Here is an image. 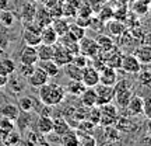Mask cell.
I'll use <instances>...</instances> for the list:
<instances>
[{
	"label": "cell",
	"mask_w": 151,
	"mask_h": 146,
	"mask_svg": "<svg viewBox=\"0 0 151 146\" xmlns=\"http://www.w3.org/2000/svg\"><path fill=\"white\" fill-rule=\"evenodd\" d=\"M66 93L65 87L62 84H58V83H45L43 86L39 87L38 90V97L41 100V103L43 105H50V107H55V105H59L60 103L65 101Z\"/></svg>",
	"instance_id": "1"
},
{
	"label": "cell",
	"mask_w": 151,
	"mask_h": 146,
	"mask_svg": "<svg viewBox=\"0 0 151 146\" xmlns=\"http://www.w3.org/2000/svg\"><path fill=\"white\" fill-rule=\"evenodd\" d=\"M133 96V89L126 80H118V83L115 84V97L113 101L118 105V108H124L129 100Z\"/></svg>",
	"instance_id": "2"
},
{
	"label": "cell",
	"mask_w": 151,
	"mask_h": 146,
	"mask_svg": "<svg viewBox=\"0 0 151 146\" xmlns=\"http://www.w3.org/2000/svg\"><path fill=\"white\" fill-rule=\"evenodd\" d=\"M98 107H99V125L108 126V125L115 124L116 118L119 117L118 105L113 103H108L98 105Z\"/></svg>",
	"instance_id": "3"
},
{
	"label": "cell",
	"mask_w": 151,
	"mask_h": 146,
	"mask_svg": "<svg viewBox=\"0 0 151 146\" xmlns=\"http://www.w3.org/2000/svg\"><path fill=\"white\" fill-rule=\"evenodd\" d=\"M101 58H102L105 66H109V68H115V69H120V62H122V52L120 49L115 45L112 49L109 51H105V52H99Z\"/></svg>",
	"instance_id": "4"
},
{
	"label": "cell",
	"mask_w": 151,
	"mask_h": 146,
	"mask_svg": "<svg viewBox=\"0 0 151 146\" xmlns=\"http://www.w3.org/2000/svg\"><path fill=\"white\" fill-rule=\"evenodd\" d=\"M120 69L127 73V75H137L141 69L140 60L134 56V54L122 55V62H120Z\"/></svg>",
	"instance_id": "5"
},
{
	"label": "cell",
	"mask_w": 151,
	"mask_h": 146,
	"mask_svg": "<svg viewBox=\"0 0 151 146\" xmlns=\"http://www.w3.org/2000/svg\"><path fill=\"white\" fill-rule=\"evenodd\" d=\"M95 92H97V105H102V104H108L113 101L115 86H108V84L98 83L95 86Z\"/></svg>",
	"instance_id": "6"
},
{
	"label": "cell",
	"mask_w": 151,
	"mask_h": 146,
	"mask_svg": "<svg viewBox=\"0 0 151 146\" xmlns=\"http://www.w3.org/2000/svg\"><path fill=\"white\" fill-rule=\"evenodd\" d=\"M78 46H80V54L86 55L90 59H94L95 56L99 55V46H98L97 41L92 38H81L78 41Z\"/></svg>",
	"instance_id": "7"
},
{
	"label": "cell",
	"mask_w": 151,
	"mask_h": 146,
	"mask_svg": "<svg viewBox=\"0 0 151 146\" xmlns=\"http://www.w3.org/2000/svg\"><path fill=\"white\" fill-rule=\"evenodd\" d=\"M71 59H73V55H71V52L66 48L63 44H60V42L55 44L53 45V60L60 68H63L65 65L70 63Z\"/></svg>",
	"instance_id": "8"
},
{
	"label": "cell",
	"mask_w": 151,
	"mask_h": 146,
	"mask_svg": "<svg viewBox=\"0 0 151 146\" xmlns=\"http://www.w3.org/2000/svg\"><path fill=\"white\" fill-rule=\"evenodd\" d=\"M49 79H50V77L46 75V72L43 70L42 68H39V66L37 65L35 66V69H34V72L27 77V81L31 87L39 89V87L43 86L45 83H48Z\"/></svg>",
	"instance_id": "9"
},
{
	"label": "cell",
	"mask_w": 151,
	"mask_h": 146,
	"mask_svg": "<svg viewBox=\"0 0 151 146\" xmlns=\"http://www.w3.org/2000/svg\"><path fill=\"white\" fill-rule=\"evenodd\" d=\"M81 81L84 83L86 87H95L99 83V72L94 68V66H86L83 69V75H81Z\"/></svg>",
	"instance_id": "10"
},
{
	"label": "cell",
	"mask_w": 151,
	"mask_h": 146,
	"mask_svg": "<svg viewBox=\"0 0 151 146\" xmlns=\"http://www.w3.org/2000/svg\"><path fill=\"white\" fill-rule=\"evenodd\" d=\"M38 52L37 46H31V45H24V48L20 52V63H25V65H37L38 63Z\"/></svg>",
	"instance_id": "11"
},
{
	"label": "cell",
	"mask_w": 151,
	"mask_h": 146,
	"mask_svg": "<svg viewBox=\"0 0 151 146\" xmlns=\"http://www.w3.org/2000/svg\"><path fill=\"white\" fill-rule=\"evenodd\" d=\"M143 104H144V98L140 96H132L129 100L127 105L124 107V110L127 111L129 117H139L143 115Z\"/></svg>",
	"instance_id": "12"
},
{
	"label": "cell",
	"mask_w": 151,
	"mask_h": 146,
	"mask_svg": "<svg viewBox=\"0 0 151 146\" xmlns=\"http://www.w3.org/2000/svg\"><path fill=\"white\" fill-rule=\"evenodd\" d=\"M118 69L115 68H109V66H104L99 70V83L102 84H108V86H115L118 83Z\"/></svg>",
	"instance_id": "13"
},
{
	"label": "cell",
	"mask_w": 151,
	"mask_h": 146,
	"mask_svg": "<svg viewBox=\"0 0 151 146\" xmlns=\"http://www.w3.org/2000/svg\"><path fill=\"white\" fill-rule=\"evenodd\" d=\"M52 129H53V119H52V117L41 114L37 118V121H35V131L41 132V134L46 136L49 134H52Z\"/></svg>",
	"instance_id": "14"
},
{
	"label": "cell",
	"mask_w": 151,
	"mask_h": 146,
	"mask_svg": "<svg viewBox=\"0 0 151 146\" xmlns=\"http://www.w3.org/2000/svg\"><path fill=\"white\" fill-rule=\"evenodd\" d=\"M113 125L116 126V129H118L119 132H126V134L134 132V131L139 128V126H137V124H136L134 121L130 118L129 115H126V117H120V115H119Z\"/></svg>",
	"instance_id": "15"
},
{
	"label": "cell",
	"mask_w": 151,
	"mask_h": 146,
	"mask_svg": "<svg viewBox=\"0 0 151 146\" xmlns=\"http://www.w3.org/2000/svg\"><path fill=\"white\" fill-rule=\"evenodd\" d=\"M80 0H65L62 1V16L66 18H74L78 14V7H80Z\"/></svg>",
	"instance_id": "16"
},
{
	"label": "cell",
	"mask_w": 151,
	"mask_h": 146,
	"mask_svg": "<svg viewBox=\"0 0 151 146\" xmlns=\"http://www.w3.org/2000/svg\"><path fill=\"white\" fill-rule=\"evenodd\" d=\"M41 42L43 44H49V45H55V44L58 42V39H59V35L56 34V31L53 30L52 27V24H49V25H43L42 30H41Z\"/></svg>",
	"instance_id": "17"
},
{
	"label": "cell",
	"mask_w": 151,
	"mask_h": 146,
	"mask_svg": "<svg viewBox=\"0 0 151 146\" xmlns=\"http://www.w3.org/2000/svg\"><path fill=\"white\" fill-rule=\"evenodd\" d=\"M134 56L140 60L141 65L151 63V44H144L134 49Z\"/></svg>",
	"instance_id": "18"
},
{
	"label": "cell",
	"mask_w": 151,
	"mask_h": 146,
	"mask_svg": "<svg viewBox=\"0 0 151 146\" xmlns=\"http://www.w3.org/2000/svg\"><path fill=\"white\" fill-rule=\"evenodd\" d=\"M78 97L81 98V105H86L88 108L97 105V92H95V87H86V90L81 93Z\"/></svg>",
	"instance_id": "19"
},
{
	"label": "cell",
	"mask_w": 151,
	"mask_h": 146,
	"mask_svg": "<svg viewBox=\"0 0 151 146\" xmlns=\"http://www.w3.org/2000/svg\"><path fill=\"white\" fill-rule=\"evenodd\" d=\"M39 68H42L43 70L46 72V75L50 77V79H53V77H56V76L60 73V68L56 62H55L53 59H49V60H38L37 63Z\"/></svg>",
	"instance_id": "20"
},
{
	"label": "cell",
	"mask_w": 151,
	"mask_h": 146,
	"mask_svg": "<svg viewBox=\"0 0 151 146\" xmlns=\"http://www.w3.org/2000/svg\"><path fill=\"white\" fill-rule=\"evenodd\" d=\"M106 30H108V34L111 37H122L126 31V25H124L122 21L116 20L113 17L112 20H109L108 24H106Z\"/></svg>",
	"instance_id": "21"
},
{
	"label": "cell",
	"mask_w": 151,
	"mask_h": 146,
	"mask_svg": "<svg viewBox=\"0 0 151 146\" xmlns=\"http://www.w3.org/2000/svg\"><path fill=\"white\" fill-rule=\"evenodd\" d=\"M52 119H53V129H52V132H53L55 135H58L59 138L70 129V125H69V122L65 119L63 115L59 114L58 117H55V118H52Z\"/></svg>",
	"instance_id": "22"
},
{
	"label": "cell",
	"mask_w": 151,
	"mask_h": 146,
	"mask_svg": "<svg viewBox=\"0 0 151 146\" xmlns=\"http://www.w3.org/2000/svg\"><path fill=\"white\" fill-rule=\"evenodd\" d=\"M0 115L4 117V118L11 119V121H17L18 115H20V108H18V105L7 103L0 107Z\"/></svg>",
	"instance_id": "23"
},
{
	"label": "cell",
	"mask_w": 151,
	"mask_h": 146,
	"mask_svg": "<svg viewBox=\"0 0 151 146\" xmlns=\"http://www.w3.org/2000/svg\"><path fill=\"white\" fill-rule=\"evenodd\" d=\"M42 4L52 18L62 17V1L60 0H46Z\"/></svg>",
	"instance_id": "24"
},
{
	"label": "cell",
	"mask_w": 151,
	"mask_h": 146,
	"mask_svg": "<svg viewBox=\"0 0 151 146\" xmlns=\"http://www.w3.org/2000/svg\"><path fill=\"white\" fill-rule=\"evenodd\" d=\"M6 86L10 87L11 93L18 94V93H21L22 90H24V87H25V81L22 80L21 76H14V73H13V75L9 76V80H7V84H6Z\"/></svg>",
	"instance_id": "25"
},
{
	"label": "cell",
	"mask_w": 151,
	"mask_h": 146,
	"mask_svg": "<svg viewBox=\"0 0 151 146\" xmlns=\"http://www.w3.org/2000/svg\"><path fill=\"white\" fill-rule=\"evenodd\" d=\"M95 41H97L98 46H99V52L109 51V49H112L115 46V41H113V38L109 34H99L95 38Z\"/></svg>",
	"instance_id": "26"
},
{
	"label": "cell",
	"mask_w": 151,
	"mask_h": 146,
	"mask_svg": "<svg viewBox=\"0 0 151 146\" xmlns=\"http://www.w3.org/2000/svg\"><path fill=\"white\" fill-rule=\"evenodd\" d=\"M52 27L53 30L56 31L58 35H63L69 31V27H70V23H69V18H66V17H58V18H53V21H52Z\"/></svg>",
	"instance_id": "27"
},
{
	"label": "cell",
	"mask_w": 151,
	"mask_h": 146,
	"mask_svg": "<svg viewBox=\"0 0 151 146\" xmlns=\"http://www.w3.org/2000/svg\"><path fill=\"white\" fill-rule=\"evenodd\" d=\"M37 52H38V59L39 60L53 59V45L41 42L37 46Z\"/></svg>",
	"instance_id": "28"
},
{
	"label": "cell",
	"mask_w": 151,
	"mask_h": 146,
	"mask_svg": "<svg viewBox=\"0 0 151 146\" xmlns=\"http://www.w3.org/2000/svg\"><path fill=\"white\" fill-rule=\"evenodd\" d=\"M151 0H134L132 4V10L137 16H146L150 11Z\"/></svg>",
	"instance_id": "29"
},
{
	"label": "cell",
	"mask_w": 151,
	"mask_h": 146,
	"mask_svg": "<svg viewBox=\"0 0 151 146\" xmlns=\"http://www.w3.org/2000/svg\"><path fill=\"white\" fill-rule=\"evenodd\" d=\"M65 90L67 94H71V96H76V97H78L81 93L86 90V86H84V83L81 80H71L66 84Z\"/></svg>",
	"instance_id": "30"
},
{
	"label": "cell",
	"mask_w": 151,
	"mask_h": 146,
	"mask_svg": "<svg viewBox=\"0 0 151 146\" xmlns=\"http://www.w3.org/2000/svg\"><path fill=\"white\" fill-rule=\"evenodd\" d=\"M27 143L29 145H48V141L43 134L38 132V131H28L27 132Z\"/></svg>",
	"instance_id": "31"
},
{
	"label": "cell",
	"mask_w": 151,
	"mask_h": 146,
	"mask_svg": "<svg viewBox=\"0 0 151 146\" xmlns=\"http://www.w3.org/2000/svg\"><path fill=\"white\" fill-rule=\"evenodd\" d=\"M60 143L63 146H80L77 134H76V131H73L71 128L67 131L66 134H63V135L60 136Z\"/></svg>",
	"instance_id": "32"
},
{
	"label": "cell",
	"mask_w": 151,
	"mask_h": 146,
	"mask_svg": "<svg viewBox=\"0 0 151 146\" xmlns=\"http://www.w3.org/2000/svg\"><path fill=\"white\" fill-rule=\"evenodd\" d=\"M17 70L16 62L10 58H0V73L10 76Z\"/></svg>",
	"instance_id": "33"
},
{
	"label": "cell",
	"mask_w": 151,
	"mask_h": 146,
	"mask_svg": "<svg viewBox=\"0 0 151 146\" xmlns=\"http://www.w3.org/2000/svg\"><path fill=\"white\" fill-rule=\"evenodd\" d=\"M63 68H65V73L69 79H71V80H81V75H83V69L81 68L76 66L73 62L65 65Z\"/></svg>",
	"instance_id": "34"
},
{
	"label": "cell",
	"mask_w": 151,
	"mask_h": 146,
	"mask_svg": "<svg viewBox=\"0 0 151 146\" xmlns=\"http://www.w3.org/2000/svg\"><path fill=\"white\" fill-rule=\"evenodd\" d=\"M22 39H24L25 45H31V46H38L41 44V35H39V33H34V31H28V30H24Z\"/></svg>",
	"instance_id": "35"
},
{
	"label": "cell",
	"mask_w": 151,
	"mask_h": 146,
	"mask_svg": "<svg viewBox=\"0 0 151 146\" xmlns=\"http://www.w3.org/2000/svg\"><path fill=\"white\" fill-rule=\"evenodd\" d=\"M77 134V138H78V142H80L81 146H92L95 145L97 142L92 138V135L90 134V131H83V129H77L76 131Z\"/></svg>",
	"instance_id": "36"
},
{
	"label": "cell",
	"mask_w": 151,
	"mask_h": 146,
	"mask_svg": "<svg viewBox=\"0 0 151 146\" xmlns=\"http://www.w3.org/2000/svg\"><path fill=\"white\" fill-rule=\"evenodd\" d=\"M35 14H37V6L34 3H25L21 9V18L22 21H29V20H34L35 18Z\"/></svg>",
	"instance_id": "37"
},
{
	"label": "cell",
	"mask_w": 151,
	"mask_h": 146,
	"mask_svg": "<svg viewBox=\"0 0 151 146\" xmlns=\"http://www.w3.org/2000/svg\"><path fill=\"white\" fill-rule=\"evenodd\" d=\"M35 20H37L41 25H49V24H52V21H53V18H52V17H50V14L46 11V9L43 7V4H42V7H41L39 10L37 9Z\"/></svg>",
	"instance_id": "38"
},
{
	"label": "cell",
	"mask_w": 151,
	"mask_h": 146,
	"mask_svg": "<svg viewBox=\"0 0 151 146\" xmlns=\"http://www.w3.org/2000/svg\"><path fill=\"white\" fill-rule=\"evenodd\" d=\"M18 108L21 113H31L34 108H35V101H34L32 97H21L18 100Z\"/></svg>",
	"instance_id": "39"
},
{
	"label": "cell",
	"mask_w": 151,
	"mask_h": 146,
	"mask_svg": "<svg viewBox=\"0 0 151 146\" xmlns=\"http://www.w3.org/2000/svg\"><path fill=\"white\" fill-rule=\"evenodd\" d=\"M1 141H3L4 145L13 146V145H17V143L21 142V135H20V132H17L16 129H13L11 132H9L7 135L1 136Z\"/></svg>",
	"instance_id": "40"
},
{
	"label": "cell",
	"mask_w": 151,
	"mask_h": 146,
	"mask_svg": "<svg viewBox=\"0 0 151 146\" xmlns=\"http://www.w3.org/2000/svg\"><path fill=\"white\" fill-rule=\"evenodd\" d=\"M13 129H16L14 126V121H11L9 118H4L0 115V136L7 135L9 132H11Z\"/></svg>",
	"instance_id": "41"
},
{
	"label": "cell",
	"mask_w": 151,
	"mask_h": 146,
	"mask_svg": "<svg viewBox=\"0 0 151 146\" xmlns=\"http://www.w3.org/2000/svg\"><path fill=\"white\" fill-rule=\"evenodd\" d=\"M0 21L4 27H13L14 25V21H16V17H14V13L10 10H3L1 14H0Z\"/></svg>",
	"instance_id": "42"
},
{
	"label": "cell",
	"mask_w": 151,
	"mask_h": 146,
	"mask_svg": "<svg viewBox=\"0 0 151 146\" xmlns=\"http://www.w3.org/2000/svg\"><path fill=\"white\" fill-rule=\"evenodd\" d=\"M137 79H139V83H140L141 86H151V70L148 69H143L141 68L139 73H137Z\"/></svg>",
	"instance_id": "43"
},
{
	"label": "cell",
	"mask_w": 151,
	"mask_h": 146,
	"mask_svg": "<svg viewBox=\"0 0 151 146\" xmlns=\"http://www.w3.org/2000/svg\"><path fill=\"white\" fill-rule=\"evenodd\" d=\"M69 33H70L77 41H80L81 38L86 37V28L78 25V24H76V23H73V24H70V27H69Z\"/></svg>",
	"instance_id": "44"
},
{
	"label": "cell",
	"mask_w": 151,
	"mask_h": 146,
	"mask_svg": "<svg viewBox=\"0 0 151 146\" xmlns=\"http://www.w3.org/2000/svg\"><path fill=\"white\" fill-rule=\"evenodd\" d=\"M104 128H105V134H106V138L109 142H118L120 139V132L116 129L115 125H108Z\"/></svg>",
	"instance_id": "45"
},
{
	"label": "cell",
	"mask_w": 151,
	"mask_h": 146,
	"mask_svg": "<svg viewBox=\"0 0 151 146\" xmlns=\"http://www.w3.org/2000/svg\"><path fill=\"white\" fill-rule=\"evenodd\" d=\"M71 62H73L76 66H78V68H81V69H84L86 66L90 65V58H87L86 55H83V54H77V55L73 56Z\"/></svg>",
	"instance_id": "46"
},
{
	"label": "cell",
	"mask_w": 151,
	"mask_h": 146,
	"mask_svg": "<svg viewBox=\"0 0 151 146\" xmlns=\"http://www.w3.org/2000/svg\"><path fill=\"white\" fill-rule=\"evenodd\" d=\"M35 66L37 65H25V63H20V66H18V73H20V76H21L22 79H27L28 76L34 72Z\"/></svg>",
	"instance_id": "47"
},
{
	"label": "cell",
	"mask_w": 151,
	"mask_h": 146,
	"mask_svg": "<svg viewBox=\"0 0 151 146\" xmlns=\"http://www.w3.org/2000/svg\"><path fill=\"white\" fill-rule=\"evenodd\" d=\"M113 17H115V11L111 9V7H102V10H101V14H99V20L104 23H108L109 20H112Z\"/></svg>",
	"instance_id": "48"
},
{
	"label": "cell",
	"mask_w": 151,
	"mask_h": 146,
	"mask_svg": "<svg viewBox=\"0 0 151 146\" xmlns=\"http://www.w3.org/2000/svg\"><path fill=\"white\" fill-rule=\"evenodd\" d=\"M92 23V17H86V16H76V24H78L81 27H90Z\"/></svg>",
	"instance_id": "49"
},
{
	"label": "cell",
	"mask_w": 151,
	"mask_h": 146,
	"mask_svg": "<svg viewBox=\"0 0 151 146\" xmlns=\"http://www.w3.org/2000/svg\"><path fill=\"white\" fill-rule=\"evenodd\" d=\"M143 115H146V118H151V97L144 98V104H143Z\"/></svg>",
	"instance_id": "50"
},
{
	"label": "cell",
	"mask_w": 151,
	"mask_h": 146,
	"mask_svg": "<svg viewBox=\"0 0 151 146\" xmlns=\"http://www.w3.org/2000/svg\"><path fill=\"white\" fill-rule=\"evenodd\" d=\"M7 80H9V76H7V75H3V73H0V89L6 87V84H7Z\"/></svg>",
	"instance_id": "51"
},
{
	"label": "cell",
	"mask_w": 151,
	"mask_h": 146,
	"mask_svg": "<svg viewBox=\"0 0 151 146\" xmlns=\"http://www.w3.org/2000/svg\"><path fill=\"white\" fill-rule=\"evenodd\" d=\"M146 132H147V135L151 138V118H147V122H146Z\"/></svg>",
	"instance_id": "52"
},
{
	"label": "cell",
	"mask_w": 151,
	"mask_h": 146,
	"mask_svg": "<svg viewBox=\"0 0 151 146\" xmlns=\"http://www.w3.org/2000/svg\"><path fill=\"white\" fill-rule=\"evenodd\" d=\"M35 1H38V3H45L46 0H35Z\"/></svg>",
	"instance_id": "53"
},
{
	"label": "cell",
	"mask_w": 151,
	"mask_h": 146,
	"mask_svg": "<svg viewBox=\"0 0 151 146\" xmlns=\"http://www.w3.org/2000/svg\"><path fill=\"white\" fill-rule=\"evenodd\" d=\"M3 54V48H1V46H0V55Z\"/></svg>",
	"instance_id": "54"
},
{
	"label": "cell",
	"mask_w": 151,
	"mask_h": 146,
	"mask_svg": "<svg viewBox=\"0 0 151 146\" xmlns=\"http://www.w3.org/2000/svg\"><path fill=\"white\" fill-rule=\"evenodd\" d=\"M60 1H65V0H60Z\"/></svg>",
	"instance_id": "55"
},
{
	"label": "cell",
	"mask_w": 151,
	"mask_h": 146,
	"mask_svg": "<svg viewBox=\"0 0 151 146\" xmlns=\"http://www.w3.org/2000/svg\"><path fill=\"white\" fill-rule=\"evenodd\" d=\"M150 10H151V7H150Z\"/></svg>",
	"instance_id": "56"
}]
</instances>
